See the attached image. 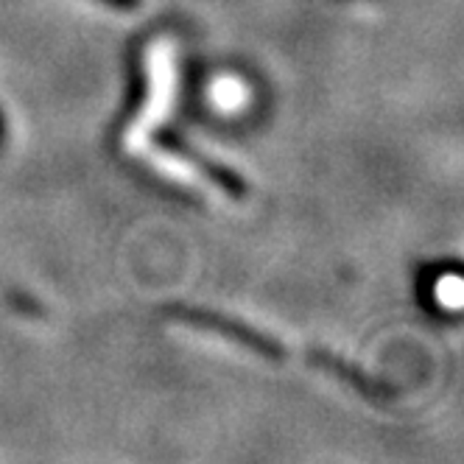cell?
<instances>
[{"mask_svg": "<svg viewBox=\"0 0 464 464\" xmlns=\"http://www.w3.org/2000/svg\"><path fill=\"white\" fill-rule=\"evenodd\" d=\"M149 84L151 87H149L146 107L140 110V115L135 121L129 123L126 135H123V146L131 154H143L149 131L171 110V102H174V56H171L169 45H154L149 51Z\"/></svg>", "mask_w": 464, "mask_h": 464, "instance_id": "obj_1", "label": "cell"}, {"mask_svg": "<svg viewBox=\"0 0 464 464\" xmlns=\"http://www.w3.org/2000/svg\"><path fill=\"white\" fill-rule=\"evenodd\" d=\"M165 314L179 319V322H188V324H196V327H205L210 334H221L232 342H238L244 347H249L252 353L263 355V358H275V361H283L291 355L288 347H283L277 339L266 336L263 330H255L244 322H236V319H227L221 314H210V311H198V308H185V305H171L165 308Z\"/></svg>", "mask_w": 464, "mask_h": 464, "instance_id": "obj_2", "label": "cell"}, {"mask_svg": "<svg viewBox=\"0 0 464 464\" xmlns=\"http://www.w3.org/2000/svg\"><path fill=\"white\" fill-rule=\"evenodd\" d=\"M440 300L448 305V308H459L461 305V280L459 277H445L440 283Z\"/></svg>", "mask_w": 464, "mask_h": 464, "instance_id": "obj_3", "label": "cell"}, {"mask_svg": "<svg viewBox=\"0 0 464 464\" xmlns=\"http://www.w3.org/2000/svg\"><path fill=\"white\" fill-rule=\"evenodd\" d=\"M102 4H107L112 9H121V12H129V9H138L140 0H102Z\"/></svg>", "mask_w": 464, "mask_h": 464, "instance_id": "obj_4", "label": "cell"}, {"mask_svg": "<svg viewBox=\"0 0 464 464\" xmlns=\"http://www.w3.org/2000/svg\"><path fill=\"white\" fill-rule=\"evenodd\" d=\"M216 95L221 98V102H227V104H229V102H238L241 90H238V87H227V84H224V87H218V92H216Z\"/></svg>", "mask_w": 464, "mask_h": 464, "instance_id": "obj_5", "label": "cell"}]
</instances>
